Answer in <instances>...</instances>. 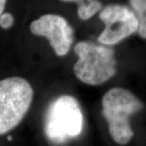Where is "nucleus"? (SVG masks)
<instances>
[{
    "label": "nucleus",
    "mask_w": 146,
    "mask_h": 146,
    "mask_svg": "<svg viewBox=\"0 0 146 146\" xmlns=\"http://www.w3.org/2000/svg\"><path fill=\"white\" fill-rule=\"evenodd\" d=\"M84 128V115L77 99L64 94L53 100L45 117V134L53 144L62 145L78 137Z\"/></svg>",
    "instance_id": "1"
},
{
    "label": "nucleus",
    "mask_w": 146,
    "mask_h": 146,
    "mask_svg": "<svg viewBox=\"0 0 146 146\" xmlns=\"http://www.w3.org/2000/svg\"><path fill=\"white\" fill-rule=\"evenodd\" d=\"M102 106L112 139L119 145H127L134 135L130 117L143 108V103L129 90L116 87L103 95Z\"/></svg>",
    "instance_id": "2"
},
{
    "label": "nucleus",
    "mask_w": 146,
    "mask_h": 146,
    "mask_svg": "<svg viewBox=\"0 0 146 146\" xmlns=\"http://www.w3.org/2000/svg\"><path fill=\"white\" fill-rule=\"evenodd\" d=\"M73 50L78 57L73 72L82 83L100 85L115 75L116 59L110 47L82 41L76 43Z\"/></svg>",
    "instance_id": "3"
},
{
    "label": "nucleus",
    "mask_w": 146,
    "mask_h": 146,
    "mask_svg": "<svg viewBox=\"0 0 146 146\" xmlns=\"http://www.w3.org/2000/svg\"><path fill=\"white\" fill-rule=\"evenodd\" d=\"M33 99V89L25 79L11 76L0 80V136L21 123Z\"/></svg>",
    "instance_id": "4"
},
{
    "label": "nucleus",
    "mask_w": 146,
    "mask_h": 146,
    "mask_svg": "<svg viewBox=\"0 0 146 146\" xmlns=\"http://www.w3.org/2000/svg\"><path fill=\"white\" fill-rule=\"evenodd\" d=\"M99 18L104 23L105 29L98 40L103 46H114L138 30L135 13L126 6H106L100 11Z\"/></svg>",
    "instance_id": "5"
},
{
    "label": "nucleus",
    "mask_w": 146,
    "mask_h": 146,
    "mask_svg": "<svg viewBox=\"0 0 146 146\" xmlns=\"http://www.w3.org/2000/svg\"><path fill=\"white\" fill-rule=\"evenodd\" d=\"M32 34L46 37L55 54L67 55L74 42V29L67 19L57 14H45L29 25Z\"/></svg>",
    "instance_id": "6"
},
{
    "label": "nucleus",
    "mask_w": 146,
    "mask_h": 146,
    "mask_svg": "<svg viewBox=\"0 0 146 146\" xmlns=\"http://www.w3.org/2000/svg\"><path fill=\"white\" fill-rule=\"evenodd\" d=\"M65 3H77V15L82 21H88L102 9V4L98 0H60Z\"/></svg>",
    "instance_id": "7"
},
{
    "label": "nucleus",
    "mask_w": 146,
    "mask_h": 146,
    "mask_svg": "<svg viewBox=\"0 0 146 146\" xmlns=\"http://www.w3.org/2000/svg\"><path fill=\"white\" fill-rule=\"evenodd\" d=\"M130 3L138 20V33L146 39V0H130Z\"/></svg>",
    "instance_id": "8"
},
{
    "label": "nucleus",
    "mask_w": 146,
    "mask_h": 146,
    "mask_svg": "<svg viewBox=\"0 0 146 146\" xmlns=\"http://www.w3.org/2000/svg\"><path fill=\"white\" fill-rule=\"evenodd\" d=\"M14 25V16L10 12H3L0 16V27L8 29Z\"/></svg>",
    "instance_id": "9"
},
{
    "label": "nucleus",
    "mask_w": 146,
    "mask_h": 146,
    "mask_svg": "<svg viewBox=\"0 0 146 146\" xmlns=\"http://www.w3.org/2000/svg\"><path fill=\"white\" fill-rule=\"evenodd\" d=\"M6 3H7V0H0V16L3 13V11H4Z\"/></svg>",
    "instance_id": "10"
},
{
    "label": "nucleus",
    "mask_w": 146,
    "mask_h": 146,
    "mask_svg": "<svg viewBox=\"0 0 146 146\" xmlns=\"http://www.w3.org/2000/svg\"><path fill=\"white\" fill-rule=\"evenodd\" d=\"M7 140H8V141H11V136H8Z\"/></svg>",
    "instance_id": "11"
}]
</instances>
